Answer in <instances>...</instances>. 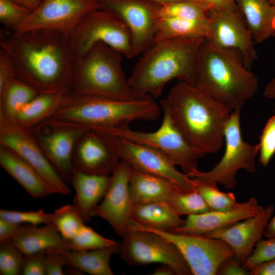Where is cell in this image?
Returning <instances> with one entry per match:
<instances>
[{
	"label": "cell",
	"mask_w": 275,
	"mask_h": 275,
	"mask_svg": "<svg viewBox=\"0 0 275 275\" xmlns=\"http://www.w3.org/2000/svg\"><path fill=\"white\" fill-rule=\"evenodd\" d=\"M0 45L17 77L38 93L72 94L75 58L69 34L49 29L12 32Z\"/></svg>",
	"instance_id": "1"
},
{
	"label": "cell",
	"mask_w": 275,
	"mask_h": 275,
	"mask_svg": "<svg viewBox=\"0 0 275 275\" xmlns=\"http://www.w3.org/2000/svg\"><path fill=\"white\" fill-rule=\"evenodd\" d=\"M186 142L206 154L217 153L231 112L202 89L179 81L160 101Z\"/></svg>",
	"instance_id": "2"
},
{
	"label": "cell",
	"mask_w": 275,
	"mask_h": 275,
	"mask_svg": "<svg viewBox=\"0 0 275 275\" xmlns=\"http://www.w3.org/2000/svg\"><path fill=\"white\" fill-rule=\"evenodd\" d=\"M205 39L155 41L142 53L127 79L131 89L140 96L158 98L166 85L174 79L196 86V64Z\"/></svg>",
	"instance_id": "3"
},
{
	"label": "cell",
	"mask_w": 275,
	"mask_h": 275,
	"mask_svg": "<svg viewBox=\"0 0 275 275\" xmlns=\"http://www.w3.org/2000/svg\"><path fill=\"white\" fill-rule=\"evenodd\" d=\"M196 86L231 112L241 108L257 92L258 80L239 51L219 47L205 39L196 64Z\"/></svg>",
	"instance_id": "4"
},
{
	"label": "cell",
	"mask_w": 275,
	"mask_h": 275,
	"mask_svg": "<svg viewBox=\"0 0 275 275\" xmlns=\"http://www.w3.org/2000/svg\"><path fill=\"white\" fill-rule=\"evenodd\" d=\"M160 108L152 97L126 100L106 96L69 95L53 117L73 121L91 129L105 131L133 121L156 120Z\"/></svg>",
	"instance_id": "5"
},
{
	"label": "cell",
	"mask_w": 275,
	"mask_h": 275,
	"mask_svg": "<svg viewBox=\"0 0 275 275\" xmlns=\"http://www.w3.org/2000/svg\"><path fill=\"white\" fill-rule=\"evenodd\" d=\"M123 54L98 42L84 54L75 58L73 95H92L134 100L144 98L136 94L126 78L122 66Z\"/></svg>",
	"instance_id": "6"
},
{
	"label": "cell",
	"mask_w": 275,
	"mask_h": 275,
	"mask_svg": "<svg viewBox=\"0 0 275 275\" xmlns=\"http://www.w3.org/2000/svg\"><path fill=\"white\" fill-rule=\"evenodd\" d=\"M241 108L231 112L225 129V151L221 160L211 170L198 169L187 174L191 179L203 183H219L227 189L234 188L237 183L236 174L240 169L250 173L256 171V158L259 144L252 145L242 139L240 122Z\"/></svg>",
	"instance_id": "7"
},
{
	"label": "cell",
	"mask_w": 275,
	"mask_h": 275,
	"mask_svg": "<svg viewBox=\"0 0 275 275\" xmlns=\"http://www.w3.org/2000/svg\"><path fill=\"white\" fill-rule=\"evenodd\" d=\"M145 231L156 233L173 244L179 250L194 275H215L221 265L234 256L224 241L203 235L158 230L131 221L129 231Z\"/></svg>",
	"instance_id": "8"
},
{
	"label": "cell",
	"mask_w": 275,
	"mask_h": 275,
	"mask_svg": "<svg viewBox=\"0 0 275 275\" xmlns=\"http://www.w3.org/2000/svg\"><path fill=\"white\" fill-rule=\"evenodd\" d=\"M69 36L75 58L82 56L98 42L120 51L127 58L135 57L128 29L120 18L104 9L90 13Z\"/></svg>",
	"instance_id": "9"
},
{
	"label": "cell",
	"mask_w": 275,
	"mask_h": 275,
	"mask_svg": "<svg viewBox=\"0 0 275 275\" xmlns=\"http://www.w3.org/2000/svg\"><path fill=\"white\" fill-rule=\"evenodd\" d=\"M105 132L156 148L165 153L175 166L188 174L198 169L199 160L206 154L190 146L176 128L169 115L163 112L162 123L150 132L133 130L128 125L108 129Z\"/></svg>",
	"instance_id": "10"
},
{
	"label": "cell",
	"mask_w": 275,
	"mask_h": 275,
	"mask_svg": "<svg viewBox=\"0 0 275 275\" xmlns=\"http://www.w3.org/2000/svg\"><path fill=\"white\" fill-rule=\"evenodd\" d=\"M89 128L80 124L51 117L31 130L44 153L67 184L74 172L72 156L80 137Z\"/></svg>",
	"instance_id": "11"
},
{
	"label": "cell",
	"mask_w": 275,
	"mask_h": 275,
	"mask_svg": "<svg viewBox=\"0 0 275 275\" xmlns=\"http://www.w3.org/2000/svg\"><path fill=\"white\" fill-rule=\"evenodd\" d=\"M119 254L123 260L131 265L160 263L171 267L175 274H192L177 248L154 233L145 231L128 232L122 236Z\"/></svg>",
	"instance_id": "12"
},
{
	"label": "cell",
	"mask_w": 275,
	"mask_h": 275,
	"mask_svg": "<svg viewBox=\"0 0 275 275\" xmlns=\"http://www.w3.org/2000/svg\"><path fill=\"white\" fill-rule=\"evenodd\" d=\"M0 145L11 149L32 166L53 194H70L67 183L49 161L31 129L0 115Z\"/></svg>",
	"instance_id": "13"
},
{
	"label": "cell",
	"mask_w": 275,
	"mask_h": 275,
	"mask_svg": "<svg viewBox=\"0 0 275 275\" xmlns=\"http://www.w3.org/2000/svg\"><path fill=\"white\" fill-rule=\"evenodd\" d=\"M100 9L99 0H43L16 32L49 29L70 35L90 13Z\"/></svg>",
	"instance_id": "14"
},
{
	"label": "cell",
	"mask_w": 275,
	"mask_h": 275,
	"mask_svg": "<svg viewBox=\"0 0 275 275\" xmlns=\"http://www.w3.org/2000/svg\"><path fill=\"white\" fill-rule=\"evenodd\" d=\"M117 138L120 159L139 172L167 180L180 190L194 191L193 180L177 170L170 158L154 147Z\"/></svg>",
	"instance_id": "15"
},
{
	"label": "cell",
	"mask_w": 275,
	"mask_h": 275,
	"mask_svg": "<svg viewBox=\"0 0 275 275\" xmlns=\"http://www.w3.org/2000/svg\"><path fill=\"white\" fill-rule=\"evenodd\" d=\"M120 160L117 138L100 130L90 129L75 145L72 164L74 171L109 175Z\"/></svg>",
	"instance_id": "16"
},
{
	"label": "cell",
	"mask_w": 275,
	"mask_h": 275,
	"mask_svg": "<svg viewBox=\"0 0 275 275\" xmlns=\"http://www.w3.org/2000/svg\"><path fill=\"white\" fill-rule=\"evenodd\" d=\"M103 9L120 18L128 29L135 57L141 54L155 40L156 10L159 5L149 0H99Z\"/></svg>",
	"instance_id": "17"
},
{
	"label": "cell",
	"mask_w": 275,
	"mask_h": 275,
	"mask_svg": "<svg viewBox=\"0 0 275 275\" xmlns=\"http://www.w3.org/2000/svg\"><path fill=\"white\" fill-rule=\"evenodd\" d=\"M205 39L219 47L239 51L249 69L258 59L252 35L238 8L210 11L209 33Z\"/></svg>",
	"instance_id": "18"
},
{
	"label": "cell",
	"mask_w": 275,
	"mask_h": 275,
	"mask_svg": "<svg viewBox=\"0 0 275 275\" xmlns=\"http://www.w3.org/2000/svg\"><path fill=\"white\" fill-rule=\"evenodd\" d=\"M130 166L120 160L112 173L111 181L102 201L93 210L91 216L108 223L121 236L128 232L131 221L132 203L129 191Z\"/></svg>",
	"instance_id": "19"
},
{
	"label": "cell",
	"mask_w": 275,
	"mask_h": 275,
	"mask_svg": "<svg viewBox=\"0 0 275 275\" xmlns=\"http://www.w3.org/2000/svg\"><path fill=\"white\" fill-rule=\"evenodd\" d=\"M273 212L274 207L268 205L257 215L203 236L225 242L233 250L234 257L242 265L252 253L256 244L262 239Z\"/></svg>",
	"instance_id": "20"
},
{
	"label": "cell",
	"mask_w": 275,
	"mask_h": 275,
	"mask_svg": "<svg viewBox=\"0 0 275 275\" xmlns=\"http://www.w3.org/2000/svg\"><path fill=\"white\" fill-rule=\"evenodd\" d=\"M264 208L253 197L235 208L211 211L187 216L181 227L173 232L205 235L220 230L260 213Z\"/></svg>",
	"instance_id": "21"
},
{
	"label": "cell",
	"mask_w": 275,
	"mask_h": 275,
	"mask_svg": "<svg viewBox=\"0 0 275 275\" xmlns=\"http://www.w3.org/2000/svg\"><path fill=\"white\" fill-rule=\"evenodd\" d=\"M11 241L24 256L50 249L70 250L68 241L63 238L52 223L43 227L21 225Z\"/></svg>",
	"instance_id": "22"
},
{
	"label": "cell",
	"mask_w": 275,
	"mask_h": 275,
	"mask_svg": "<svg viewBox=\"0 0 275 275\" xmlns=\"http://www.w3.org/2000/svg\"><path fill=\"white\" fill-rule=\"evenodd\" d=\"M0 164L33 197L42 198L53 194L32 166L12 150L2 145Z\"/></svg>",
	"instance_id": "23"
},
{
	"label": "cell",
	"mask_w": 275,
	"mask_h": 275,
	"mask_svg": "<svg viewBox=\"0 0 275 275\" xmlns=\"http://www.w3.org/2000/svg\"><path fill=\"white\" fill-rule=\"evenodd\" d=\"M111 181L109 175L74 171L71 184L75 192L74 205L85 222H89L94 208L104 197Z\"/></svg>",
	"instance_id": "24"
},
{
	"label": "cell",
	"mask_w": 275,
	"mask_h": 275,
	"mask_svg": "<svg viewBox=\"0 0 275 275\" xmlns=\"http://www.w3.org/2000/svg\"><path fill=\"white\" fill-rule=\"evenodd\" d=\"M178 189H179L167 180L131 168L129 191L133 205L169 202L173 194Z\"/></svg>",
	"instance_id": "25"
},
{
	"label": "cell",
	"mask_w": 275,
	"mask_h": 275,
	"mask_svg": "<svg viewBox=\"0 0 275 275\" xmlns=\"http://www.w3.org/2000/svg\"><path fill=\"white\" fill-rule=\"evenodd\" d=\"M255 44L272 36L275 7L269 0H235Z\"/></svg>",
	"instance_id": "26"
},
{
	"label": "cell",
	"mask_w": 275,
	"mask_h": 275,
	"mask_svg": "<svg viewBox=\"0 0 275 275\" xmlns=\"http://www.w3.org/2000/svg\"><path fill=\"white\" fill-rule=\"evenodd\" d=\"M131 216L133 221L143 225L171 232L181 227L184 222L167 202L132 205Z\"/></svg>",
	"instance_id": "27"
},
{
	"label": "cell",
	"mask_w": 275,
	"mask_h": 275,
	"mask_svg": "<svg viewBox=\"0 0 275 275\" xmlns=\"http://www.w3.org/2000/svg\"><path fill=\"white\" fill-rule=\"evenodd\" d=\"M120 242L109 248L88 251H63L66 266H71L91 275H113L111 257L119 253Z\"/></svg>",
	"instance_id": "28"
},
{
	"label": "cell",
	"mask_w": 275,
	"mask_h": 275,
	"mask_svg": "<svg viewBox=\"0 0 275 275\" xmlns=\"http://www.w3.org/2000/svg\"><path fill=\"white\" fill-rule=\"evenodd\" d=\"M65 96L54 93H39L19 110L13 120L21 127L31 129L43 121L53 117Z\"/></svg>",
	"instance_id": "29"
},
{
	"label": "cell",
	"mask_w": 275,
	"mask_h": 275,
	"mask_svg": "<svg viewBox=\"0 0 275 275\" xmlns=\"http://www.w3.org/2000/svg\"><path fill=\"white\" fill-rule=\"evenodd\" d=\"M209 33V17L206 19L159 18L157 20L155 41L176 38L202 37Z\"/></svg>",
	"instance_id": "30"
},
{
	"label": "cell",
	"mask_w": 275,
	"mask_h": 275,
	"mask_svg": "<svg viewBox=\"0 0 275 275\" xmlns=\"http://www.w3.org/2000/svg\"><path fill=\"white\" fill-rule=\"evenodd\" d=\"M38 94L18 78L13 79L0 91V115L13 120L19 110Z\"/></svg>",
	"instance_id": "31"
},
{
	"label": "cell",
	"mask_w": 275,
	"mask_h": 275,
	"mask_svg": "<svg viewBox=\"0 0 275 275\" xmlns=\"http://www.w3.org/2000/svg\"><path fill=\"white\" fill-rule=\"evenodd\" d=\"M192 180L194 190L201 195L210 210H229L239 205L240 203L237 202L233 193L221 191L218 189L216 184L203 183Z\"/></svg>",
	"instance_id": "32"
},
{
	"label": "cell",
	"mask_w": 275,
	"mask_h": 275,
	"mask_svg": "<svg viewBox=\"0 0 275 275\" xmlns=\"http://www.w3.org/2000/svg\"><path fill=\"white\" fill-rule=\"evenodd\" d=\"M84 222L74 204L64 205L52 213V223L67 241L76 235L85 225Z\"/></svg>",
	"instance_id": "33"
},
{
	"label": "cell",
	"mask_w": 275,
	"mask_h": 275,
	"mask_svg": "<svg viewBox=\"0 0 275 275\" xmlns=\"http://www.w3.org/2000/svg\"><path fill=\"white\" fill-rule=\"evenodd\" d=\"M209 11L200 4L190 1H181L159 6L156 18H175L187 19H206Z\"/></svg>",
	"instance_id": "34"
},
{
	"label": "cell",
	"mask_w": 275,
	"mask_h": 275,
	"mask_svg": "<svg viewBox=\"0 0 275 275\" xmlns=\"http://www.w3.org/2000/svg\"><path fill=\"white\" fill-rule=\"evenodd\" d=\"M169 203L180 216L197 214L210 210L203 197L195 190L184 191L178 189Z\"/></svg>",
	"instance_id": "35"
},
{
	"label": "cell",
	"mask_w": 275,
	"mask_h": 275,
	"mask_svg": "<svg viewBox=\"0 0 275 275\" xmlns=\"http://www.w3.org/2000/svg\"><path fill=\"white\" fill-rule=\"evenodd\" d=\"M68 242L70 250L88 251L112 247L119 242L106 238L85 225Z\"/></svg>",
	"instance_id": "36"
},
{
	"label": "cell",
	"mask_w": 275,
	"mask_h": 275,
	"mask_svg": "<svg viewBox=\"0 0 275 275\" xmlns=\"http://www.w3.org/2000/svg\"><path fill=\"white\" fill-rule=\"evenodd\" d=\"M24 258L11 241L0 243V274H21Z\"/></svg>",
	"instance_id": "37"
},
{
	"label": "cell",
	"mask_w": 275,
	"mask_h": 275,
	"mask_svg": "<svg viewBox=\"0 0 275 275\" xmlns=\"http://www.w3.org/2000/svg\"><path fill=\"white\" fill-rule=\"evenodd\" d=\"M31 13L12 0H0V21L12 32H16Z\"/></svg>",
	"instance_id": "38"
},
{
	"label": "cell",
	"mask_w": 275,
	"mask_h": 275,
	"mask_svg": "<svg viewBox=\"0 0 275 275\" xmlns=\"http://www.w3.org/2000/svg\"><path fill=\"white\" fill-rule=\"evenodd\" d=\"M0 218L18 224L38 226L52 223V213L42 210L23 211L1 209Z\"/></svg>",
	"instance_id": "39"
},
{
	"label": "cell",
	"mask_w": 275,
	"mask_h": 275,
	"mask_svg": "<svg viewBox=\"0 0 275 275\" xmlns=\"http://www.w3.org/2000/svg\"><path fill=\"white\" fill-rule=\"evenodd\" d=\"M259 162L264 167L275 154V115L266 122L260 136Z\"/></svg>",
	"instance_id": "40"
},
{
	"label": "cell",
	"mask_w": 275,
	"mask_h": 275,
	"mask_svg": "<svg viewBox=\"0 0 275 275\" xmlns=\"http://www.w3.org/2000/svg\"><path fill=\"white\" fill-rule=\"evenodd\" d=\"M275 258V237L260 240L249 258L243 263L245 269H250L256 265Z\"/></svg>",
	"instance_id": "41"
},
{
	"label": "cell",
	"mask_w": 275,
	"mask_h": 275,
	"mask_svg": "<svg viewBox=\"0 0 275 275\" xmlns=\"http://www.w3.org/2000/svg\"><path fill=\"white\" fill-rule=\"evenodd\" d=\"M46 275H64L66 263L62 250L50 249L45 251Z\"/></svg>",
	"instance_id": "42"
},
{
	"label": "cell",
	"mask_w": 275,
	"mask_h": 275,
	"mask_svg": "<svg viewBox=\"0 0 275 275\" xmlns=\"http://www.w3.org/2000/svg\"><path fill=\"white\" fill-rule=\"evenodd\" d=\"M45 251L25 256L21 274L23 275H45Z\"/></svg>",
	"instance_id": "43"
},
{
	"label": "cell",
	"mask_w": 275,
	"mask_h": 275,
	"mask_svg": "<svg viewBox=\"0 0 275 275\" xmlns=\"http://www.w3.org/2000/svg\"><path fill=\"white\" fill-rule=\"evenodd\" d=\"M17 78L11 59L3 49H0V91L13 79Z\"/></svg>",
	"instance_id": "44"
},
{
	"label": "cell",
	"mask_w": 275,
	"mask_h": 275,
	"mask_svg": "<svg viewBox=\"0 0 275 275\" xmlns=\"http://www.w3.org/2000/svg\"><path fill=\"white\" fill-rule=\"evenodd\" d=\"M241 264L234 256H232L221 265L216 274L251 275L250 271L243 268Z\"/></svg>",
	"instance_id": "45"
},
{
	"label": "cell",
	"mask_w": 275,
	"mask_h": 275,
	"mask_svg": "<svg viewBox=\"0 0 275 275\" xmlns=\"http://www.w3.org/2000/svg\"><path fill=\"white\" fill-rule=\"evenodd\" d=\"M210 11L235 10L237 9L235 0H198Z\"/></svg>",
	"instance_id": "46"
},
{
	"label": "cell",
	"mask_w": 275,
	"mask_h": 275,
	"mask_svg": "<svg viewBox=\"0 0 275 275\" xmlns=\"http://www.w3.org/2000/svg\"><path fill=\"white\" fill-rule=\"evenodd\" d=\"M20 225L0 218V243L11 241Z\"/></svg>",
	"instance_id": "47"
},
{
	"label": "cell",
	"mask_w": 275,
	"mask_h": 275,
	"mask_svg": "<svg viewBox=\"0 0 275 275\" xmlns=\"http://www.w3.org/2000/svg\"><path fill=\"white\" fill-rule=\"evenodd\" d=\"M250 271L251 275H275V258L260 263Z\"/></svg>",
	"instance_id": "48"
},
{
	"label": "cell",
	"mask_w": 275,
	"mask_h": 275,
	"mask_svg": "<svg viewBox=\"0 0 275 275\" xmlns=\"http://www.w3.org/2000/svg\"><path fill=\"white\" fill-rule=\"evenodd\" d=\"M25 7L31 12L34 11L41 3L43 0H12Z\"/></svg>",
	"instance_id": "49"
},
{
	"label": "cell",
	"mask_w": 275,
	"mask_h": 275,
	"mask_svg": "<svg viewBox=\"0 0 275 275\" xmlns=\"http://www.w3.org/2000/svg\"><path fill=\"white\" fill-rule=\"evenodd\" d=\"M264 95L266 98L275 99V77L265 87Z\"/></svg>",
	"instance_id": "50"
},
{
	"label": "cell",
	"mask_w": 275,
	"mask_h": 275,
	"mask_svg": "<svg viewBox=\"0 0 275 275\" xmlns=\"http://www.w3.org/2000/svg\"><path fill=\"white\" fill-rule=\"evenodd\" d=\"M263 235L267 238L275 237V215L268 222Z\"/></svg>",
	"instance_id": "51"
},
{
	"label": "cell",
	"mask_w": 275,
	"mask_h": 275,
	"mask_svg": "<svg viewBox=\"0 0 275 275\" xmlns=\"http://www.w3.org/2000/svg\"><path fill=\"white\" fill-rule=\"evenodd\" d=\"M152 274L153 275H173L175 274L173 269L167 265L161 264L159 267H156Z\"/></svg>",
	"instance_id": "52"
},
{
	"label": "cell",
	"mask_w": 275,
	"mask_h": 275,
	"mask_svg": "<svg viewBox=\"0 0 275 275\" xmlns=\"http://www.w3.org/2000/svg\"><path fill=\"white\" fill-rule=\"evenodd\" d=\"M149 1L159 6L164 5H166V4H170L172 3L181 2V1L194 2L198 3L200 4L201 5H202L198 0H149Z\"/></svg>",
	"instance_id": "53"
},
{
	"label": "cell",
	"mask_w": 275,
	"mask_h": 275,
	"mask_svg": "<svg viewBox=\"0 0 275 275\" xmlns=\"http://www.w3.org/2000/svg\"><path fill=\"white\" fill-rule=\"evenodd\" d=\"M275 36V19H274L273 25V32H272V36Z\"/></svg>",
	"instance_id": "54"
},
{
	"label": "cell",
	"mask_w": 275,
	"mask_h": 275,
	"mask_svg": "<svg viewBox=\"0 0 275 275\" xmlns=\"http://www.w3.org/2000/svg\"><path fill=\"white\" fill-rule=\"evenodd\" d=\"M269 1L273 6L275 7V0H269Z\"/></svg>",
	"instance_id": "55"
}]
</instances>
